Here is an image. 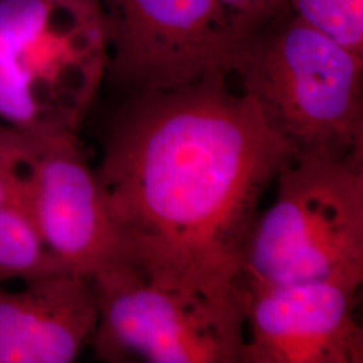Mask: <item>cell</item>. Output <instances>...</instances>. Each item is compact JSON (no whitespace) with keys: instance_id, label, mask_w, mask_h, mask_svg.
<instances>
[{"instance_id":"obj_1","label":"cell","mask_w":363,"mask_h":363,"mask_svg":"<svg viewBox=\"0 0 363 363\" xmlns=\"http://www.w3.org/2000/svg\"><path fill=\"white\" fill-rule=\"evenodd\" d=\"M294 159L225 76L130 93L96 169L127 259L163 286L211 298L247 292L259 203Z\"/></svg>"},{"instance_id":"obj_2","label":"cell","mask_w":363,"mask_h":363,"mask_svg":"<svg viewBox=\"0 0 363 363\" xmlns=\"http://www.w3.org/2000/svg\"><path fill=\"white\" fill-rule=\"evenodd\" d=\"M363 55L295 16L273 34L255 33L233 73L292 157L363 154Z\"/></svg>"},{"instance_id":"obj_3","label":"cell","mask_w":363,"mask_h":363,"mask_svg":"<svg viewBox=\"0 0 363 363\" xmlns=\"http://www.w3.org/2000/svg\"><path fill=\"white\" fill-rule=\"evenodd\" d=\"M109 60L100 0H0V118L77 132Z\"/></svg>"},{"instance_id":"obj_4","label":"cell","mask_w":363,"mask_h":363,"mask_svg":"<svg viewBox=\"0 0 363 363\" xmlns=\"http://www.w3.org/2000/svg\"><path fill=\"white\" fill-rule=\"evenodd\" d=\"M247 242L244 284L362 286L363 154L291 159Z\"/></svg>"},{"instance_id":"obj_5","label":"cell","mask_w":363,"mask_h":363,"mask_svg":"<svg viewBox=\"0 0 363 363\" xmlns=\"http://www.w3.org/2000/svg\"><path fill=\"white\" fill-rule=\"evenodd\" d=\"M99 319L91 337L104 362L242 363L247 291L211 298L169 288L128 261L93 279Z\"/></svg>"},{"instance_id":"obj_6","label":"cell","mask_w":363,"mask_h":363,"mask_svg":"<svg viewBox=\"0 0 363 363\" xmlns=\"http://www.w3.org/2000/svg\"><path fill=\"white\" fill-rule=\"evenodd\" d=\"M106 76L128 93L169 91L233 73L241 42L217 0H100Z\"/></svg>"},{"instance_id":"obj_7","label":"cell","mask_w":363,"mask_h":363,"mask_svg":"<svg viewBox=\"0 0 363 363\" xmlns=\"http://www.w3.org/2000/svg\"><path fill=\"white\" fill-rule=\"evenodd\" d=\"M26 187L39 235L65 272L93 279L128 261L77 132H27Z\"/></svg>"},{"instance_id":"obj_8","label":"cell","mask_w":363,"mask_h":363,"mask_svg":"<svg viewBox=\"0 0 363 363\" xmlns=\"http://www.w3.org/2000/svg\"><path fill=\"white\" fill-rule=\"evenodd\" d=\"M247 291L242 363H362L361 286L257 284Z\"/></svg>"},{"instance_id":"obj_9","label":"cell","mask_w":363,"mask_h":363,"mask_svg":"<svg viewBox=\"0 0 363 363\" xmlns=\"http://www.w3.org/2000/svg\"><path fill=\"white\" fill-rule=\"evenodd\" d=\"M99 319L91 279L58 272L0 286V363L74 362Z\"/></svg>"},{"instance_id":"obj_10","label":"cell","mask_w":363,"mask_h":363,"mask_svg":"<svg viewBox=\"0 0 363 363\" xmlns=\"http://www.w3.org/2000/svg\"><path fill=\"white\" fill-rule=\"evenodd\" d=\"M65 272L39 235L28 206L0 208V283Z\"/></svg>"},{"instance_id":"obj_11","label":"cell","mask_w":363,"mask_h":363,"mask_svg":"<svg viewBox=\"0 0 363 363\" xmlns=\"http://www.w3.org/2000/svg\"><path fill=\"white\" fill-rule=\"evenodd\" d=\"M295 16L363 55V0H288Z\"/></svg>"},{"instance_id":"obj_12","label":"cell","mask_w":363,"mask_h":363,"mask_svg":"<svg viewBox=\"0 0 363 363\" xmlns=\"http://www.w3.org/2000/svg\"><path fill=\"white\" fill-rule=\"evenodd\" d=\"M226 15L234 35L244 43L257 33L273 13L288 4V0H217Z\"/></svg>"}]
</instances>
